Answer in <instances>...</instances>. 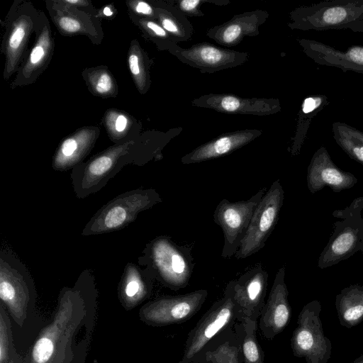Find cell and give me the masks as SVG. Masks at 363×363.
Segmentation results:
<instances>
[{"mask_svg":"<svg viewBox=\"0 0 363 363\" xmlns=\"http://www.w3.org/2000/svg\"><path fill=\"white\" fill-rule=\"evenodd\" d=\"M95 287L93 274L86 269L74 287L61 290L55 316L36 340L31 363H65L72 359L70 342L86 313V301Z\"/></svg>","mask_w":363,"mask_h":363,"instance_id":"1","label":"cell"},{"mask_svg":"<svg viewBox=\"0 0 363 363\" xmlns=\"http://www.w3.org/2000/svg\"><path fill=\"white\" fill-rule=\"evenodd\" d=\"M138 262L154 279L174 291L187 286L194 267L191 247L179 245L166 235L147 243Z\"/></svg>","mask_w":363,"mask_h":363,"instance_id":"2","label":"cell"},{"mask_svg":"<svg viewBox=\"0 0 363 363\" xmlns=\"http://www.w3.org/2000/svg\"><path fill=\"white\" fill-rule=\"evenodd\" d=\"M133 141L111 147L75 166L70 174L76 196L84 199L99 191L128 164L142 165L141 154Z\"/></svg>","mask_w":363,"mask_h":363,"instance_id":"3","label":"cell"},{"mask_svg":"<svg viewBox=\"0 0 363 363\" xmlns=\"http://www.w3.org/2000/svg\"><path fill=\"white\" fill-rule=\"evenodd\" d=\"M162 202L154 189H136L121 194L101 206L83 228V236L119 230L133 223L142 211Z\"/></svg>","mask_w":363,"mask_h":363,"instance_id":"4","label":"cell"},{"mask_svg":"<svg viewBox=\"0 0 363 363\" xmlns=\"http://www.w3.org/2000/svg\"><path fill=\"white\" fill-rule=\"evenodd\" d=\"M236 321L237 308L226 285L223 297L213 303L188 333L183 354L177 363H191L216 335Z\"/></svg>","mask_w":363,"mask_h":363,"instance_id":"5","label":"cell"},{"mask_svg":"<svg viewBox=\"0 0 363 363\" xmlns=\"http://www.w3.org/2000/svg\"><path fill=\"white\" fill-rule=\"evenodd\" d=\"M33 279L26 266L11 250L0 252V298L18 320L35 298Z\"/></svg>","mask_w":363,"mask_h":363,"instance_id":"6","label":"cell"},{"mask_svg":"<svg viewBox=\"0 0 363 363\" xmlns=\"http://www.w3.org/2000/svg\"><path fill=\"white\" fill-rule=\"evenodd\" d=\"M363 197L355 199L345 210L333 215L343 219L335 223V228L328 245L318 260V267L325 268L349 258L359 250H363Z\"/></svg>","mask_w":363,"mask_h":363,"instance_id":"7","label":"cell"},{"mask_svg":"<svg viewBox=\"0 0 363 363\" xmlns=\"http://www.w3.org/2000/svg\"><path fill=\"white\" fill-rule=\"evenodd\" d=\"M293 26L302 30L343 29L363 20V0H333L294 11Z\"/></svg>","mask_w":363,"mask_h":363,"instance_id":"8","label":"cell"},{"mask_svg":"<svg viewBox=\"0 0 363 363\" xmlns=\"http://www.w3.org/2000/svg\"><path fill=\"white\" fill-rule=\"evenodd\" d=\"M284 192L279 179L266 191L250 220L235 257L245 259L262 249L273 231L283 205Z\"/></svg>","mask_w":363,"mask_h":363,"instance_id":"9","label":"cell"},{"mask_svg":"<svg viewBox=\"0 0 363 363\" xmlns=\"http://www.w3.org/2000/svg\"><path fill=\"white\" fill-rule=\"evenodd\" d=\"M265 192L264 187L247 200L232 202L223 199L217 205L213 217L223 233V259L231 258L239 250L254 211Z\"/></svg>","mask_w":363,"mask_h":363,"instance_id":"10","label":"cell"},{"mask_svg":"<svg viewBox=\"0 0 363 363\" xmlns=\"http://www.w3.org/2000/svg\"><path fill=\"white\" fill-rule=\"evenodd\" d=\"M320 311L317 301L306 305L299 314L298 325L291 340L294 354L304 357L307 363H326L330 357V343L323 332Z\"/></svg>","mask_w":363,"mask_h":363,"instance_id":"11","label":"cell"},{"mask_svg":"<svg viewBox=\"0 0 363 363\" xmlns=\"http://www.w3.org/2000/svg\"><path fill=\"white\" fill-rule=\"evenodd\" d=\"M208 296L206 289L185 294L160 297L145 304L142 318L154 326L180 324L191 319L201 309Z\"/></svg>","mask_w":363,"mask_h":363,"instance_id":"12","label":"cell"},{"mask_svg":"<svg viewBox=\"0 0 363 363\" xmlns=\"http://www.w3.org/2000/svg\"><path fill=\"white\" fill-rule=\"evenodd\" d=\"M4 39L6 56L4 79H8L22 65L26 48L30 37L35 33L40 18V12L30 4L17 5L10 13Z\"/></svg>","mask_w":363,"mask_h":363,"instance_id":"13","label":"cell"},{"mask_svg":"<svg viewBox=\"0 0 363 363\" xmlns=\"http://www.w3.org/2000/svg\"><path fill=\"white\" fill-rule=\"evenodd\" d=\"M269 274L261 264L251 267L227 284L238 311V321H257L265 303Z\"/></svg>","mask_w":363,"mask_h":363,"instance_id":"14","label":"cell"},{"mask_svg":"<svg viewBox=\"0 0 363 363\" xmlns=\"http://www.w3.org/2000/svg\"><path fill=\"white\" fill-rule=\"evenodd\" d=\"M285 268L277 272L269 295L259 315V328L267 340H272L289 324L291 309L289 303V291L284 281Z\"/></svg>","mask_w":363,"mask_h":363,"instance_id":"15","label":"cell"},{"mask_svg":"<svg viewBox=\"0 0 363 363\" xmlns=\"http://www.w3.org/2000/svg\"><path fill=\"white\" fill-rule=\"evenodd\" d=\"M35 41L27 59L18 71L13 86H25L35 82L49 64L54 48L49 22L43 12L36 30Z\"/></svg>","mask_w":363,"mask_h":363,"instance_id":"16","label":"cell"},{"mask_svg":"<svg viewBox=\"0 0 363 363\" xmlns=\"http://www.w3.org/2000/svg\"><path fill=\"white\" fill-rule=\"evenodd\" d=\"M357 182L352 173L341 170L333 163L325 147H321L314 153L307 174L308 187L311 193L326 186L339 192L352 188Z\"/></svg>","mask_w":363,"mask_h":363,"instance_id":"17","label":"cell"},{"mask_svg":"<svg viewBox=\"0 0 363 363\" xmlns=\"http://www.w3.org/2000/svg\"><path fill=\"white\" fill-rule=\"evenodd\" d=\"M300 44L304 52L318 65L363 74V46L352 45L346 50H339L319 41L306 39Z\"/></svg>","mask_w":363,"mask_h":363,"instance_id":"18","label":"cell"},{"mask_svg":"<svg viewBox=\"0 0 363 363\" xmlns=\"http://www.w3.org/2000/svg\"><path fill=\"white\" fill-rule=\"evenodd\" d=\"M99 133L98 128L86 127L65 138L53 156L52 167L65 172L83 162L93 148Z\"/></svg>","mask_w":363,"mask_h":363,"instance_id":"19","label":"cell"},{"mask_svg":"<svg viewBox=\"0 0 363 363\" xmlns=\"http://www.w3.org/2000/svg\"><path fill=\"white\" fill-rule=\"evenodd\" d=\"M154 278L146 268L139 264L128 263L123 272L118 285L122 302L134 306L145 299L151 293Z\"/></svg>","mask_w":363,"mask_h":363,"instance_id":"20","label":"cell"},{"mask_svg":"<svg viewBox=\"0 0 363 363\" xmlns=\"http://www.w3.org/2000/svg\"><path fill=\"white\" fill-rule=\"evenodd\" d=\"M201 353L215 363H243L240 342L233 325L216 335Z\"/></svg>","mask_w":363,"mask_h":363,"instance_id":"21","label":"cell"},{"mask_svg":"<svg viewBox=\"0 0 363 363\" xmlns=\"http://www.w3.org/2000/svg\"><path fill=\"white\" fill-rule=\"evenodd\" d=\"M252 138L250 133H235L219 138L185 155L182 162L192 164L220 157L244 145Z\"/></svg>","mask_w":363,"mask_h":363,"instance_id":"22","label":"cell"},{"mask_svg":"<svg viewBox=\"0 0 363 363\" xmlns=\"http://www.w3.org/2000/svg\"><path fill=\"white\" fill-rule=\"evenodd\" d=\"M258 322L236 321L233 328L239 337L243 363H264V353L257 339Z\"/></svg>","mask_w":363,"mask_h":363,"instance_id":"23","label":"cell"},{"mask_svg":"<svg viewBox=\"0 0 363 363\" xmlns=\"http://www.w3.org/2000/svg\"><path fill=\"white\" fill-rule=\"evenodd\" d=\"M57 4V16H53L55 25L64 34H91L90 17L77 11L75 8L66 5L61 1Z\"/></svg>","mask_w":363,"mask_h":363,"instance_id":"24","label":"cell"},{"mask_svg":"<svg viewBox=\"0 0 363 363\" xmlns=\"http://www.w3.org/2000/svg\"><path fill=\"white\" fill-rule=\"evenodd\" d=\"M340 318L353 325L363 318V286L352 285L344 289L337 297Z\"/></svg>","mask_w":363,"mask_h":363,"instance_id":"25","label":"cell"},{"mask_svg":"<svg viewBox=\"0 0 363 363\" xmlns=\"http://www.w3.org/2000/svg\"><path fill=\"white\" fill-rule=\"evenodd\" d=\"M337 145L353 160L363 165V132L342 122L333 123Z\"/></svg>","mask_w":363,"mask_h":363,"instance_id":"26","label":"cell"},{"mask_svg":"<svg viewBox=\"0 0 363 363\" xmlns=\"http://www.w3.org/2000/svg\"><path fill=\"white\" fill-rule=\"evenodd\" d=\"M86 78L90 89L94 94L106 97L116 95V82L107 69H93L86 73Z\"/></svg>","mask_w":363,"mask_h":363,"instance_id":"27","label":"cell"},{"mask_svg":"<svg viewBox=\"0 0 363 363\" xmlns=\"http://www.w3.org/2000/svg\"><path fill=\"white\" fill-rule=\"evenodd\" d=\"M132 42L128 52V66L138 89L142 91L146 84V72L141 51L137 43Z\"/></svg>","mask_w":363,"mask_h":363,"instance_id":"28","label":"cell"},{"mask_svg":"<svg viewBox=\"0 0 363 363\" xmlns=\"http://www.w3.org/2000/svg\"><path fill=\"white\" fill-rule=\"evenodd\" d=\"M106 126L113 139L119 140L125 136V132L130 126V120L126 115L112 112L107 116Z\"/></svg>","mask_w":363,"mask_h":363,"instance_id":"29","label":"cell"},{"mask_svg":"<svg viewBox=\"0 0 363 363\" xmlns=\"http://www.w3.org/2000/svg\"><path fill=\"white\" fill-rule=\"evenodd\" d=\"M192 55H196L197 60L208 65H216L227 59L225 53L211 46H203L197 48Z\"/></svg>","mask_w":363,"mask_h":363,"instance_id":"30","label":"cell"},{"mask_svg":"<svg viewBox=\"0 0 363 363\" xmlns=\"http://www.w3.org/2000/svg\"><path fill=\"white\" fill-rule=\"evenodd\" d=\"M9 337L5 320L1 314L0 323V363H4L8 358Z\"/></svg>","mask_w":363,"mask_h":363,"instance_id":"31","label":"cell"},{"mask_svg":"<svg viewBox=\"0 0 363 363\" xmlns=\"http://www.w3.org/2000/svg\"><path fill=\"white\" fill-rule=\"evenodd\" d=\"M241 33V27L238 24L228 26L222 33L223 41L225 43H230L235 41Z\"/></svg>","mask_w":363,"mask_h":363,"instance_id":"32","label":"cell"},{"mask_svg":"<svg viewBox=\"0 0 363 363\" xmlns=\"http://www.w3.org/2000/svg\"><path fill=\"white\" fill-rule=\"evenodd\" d=\"M220 108L228 112H234L241 106V101L232 96H224L220 101Z\"/></svg>","mask_w":363,"mask_h":363,"instance_id":"33","label":"cell"},{"mask_svg":"<svg viewBox=\"0 0 363 363\" xmlns=\"http://www.w3.org/2000/svg\"><path fill=\"white\" fill-rule=\"evenodd\" d=\"M130 5L132 9L138 13L147 16L151 15L152 13V7L145 1H134L132 2Z\"/></svg>","mask_w":363,"mask_h":363,"instance_id":"34","label":"cell"},{"mask_svg":"<svg viewBox=\"0 0 363 363\" xmlns=\"http://www.w3.org/2000/svg\"><path fill=\"white\" fill-rule=\"evenodd\" d=\"M145 23L146 27L148 28L149 30L152 31L155 35L160 37H164L166 35L164 30L158 24L150 21H145Z\"/></svg>","mask_w":363,"mask_h":363,"instance_id":"35","label":"cell"},{"mask_svg":"<svg viewBox=\"0 0 363 363\" xmlns=\"http://www.w3.org/2000/svg\"><path fill=\"white\" fill-rule=\"evenodd\" d=\"M162 24L164 28L171 33H176L178 31V28L176 24L169 18H163Z\"/></svg>","mask_w":363,"mask_h":363,"instance_id":"36","label":"cell"},{"mask_svg":"<svg viewBox=\"0 0 363 363\" xmlns=\"http://www.w3.org/2000/svg\"><path fill=\"white\" fill-rule=\"evenodd\" d=\"M199 0H184L181 2L182 8L185 11H191L199 4Z\"/></svg>","mask_w":363,"mask_h":363,"instance_id":"37","label":"cell"},{"mask_svg":"<svg viewBox=\"0 0 363 363\" xmlns=\"http://www.w3.org/2000/svg\"><path fill=\"white\" fill-rule=\"evenodd\" d=\"M343 29H350L354 32L363 33V20L349 24L345 26Z\"/></svg>","mask_w":363,"mask_h":363,"instance_id":"38","label":"cell"},{"mask_svg":"<svg viewBox=\"0 0 363 363\" xmlns=\"http://www.w3.org/2000/svg\"><path fill=\"white\" fill-rule=\"evenodd\" d=\"M61 1L65 4L66 5H68L74 8L77 6H86V5L88 4L87 1L82 0H65Z\"/></svg>","mask_w":363,"mask_h":363,"instance_id":"39","label":"cell"},{"mask_svg":"<svg viewBox=\"0 0 363 363\" xmlns=\"http://www.w3.org/2000/svg\"><path fill=\"white\" fill-rule=\"evenodd\" d=\"M191 363H215L212 359H209L203 353H201L197 356Z\"/></svg>","mask_w":363,"mask_h":363,"instance_id":"40","label":"cell"},{"mask_svg":"<svg viewBox=\"0 0 363 363\" xmlns=\"http://www.w3.org/2000/svg\"><path fill=\"white\" fill-rule=\"evenodd\" d=\"M113 12L112 9L109 6H106L103 9V14L106 16H111L113 15Z\"/></svg>","mask_w":363,"mask_h":363,"instance_id":"41","label":"cell"},{"mask_svg":"<svg viewBox=\"0 0 363 363\" xmlns=\"http://www.w3.org/2000/svg\"><path fill=\"white\" fill-rule=\"evenodd\" d=\"M357 363H363V359H362V360H360V361L357 362Z\"/></svg>","mask_w":363,"mask_h":363,"instance_id":"42","label":"cell"}]
</instances>
